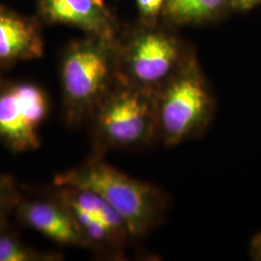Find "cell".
<instances>
[{"label": "cell", "instance_id": "6da1fadb", "mask_svg": "<svg viewBox=\"0 0 261 261\" xmlns=\"http://www.w3.org/2000/svg\"><path fill=\"white\" fill-rule=\"evenodd\" d=\"M58 188L91 191L121 216L133 239H141L164 224L171 207V196L162 187L132 177L106 163L102 157L58 174Z\"/></svg>", "mask_w": 261, "mask_h": 261}, {"label": "cell", "instance_id": "7a4b0ae2", "mask_svg": "<svg viewBox=\"0 0 261 261\" xmlns=\"http://www.w3.org/2000/svg\"><path fill=\"white\" fill-rule=\"evenodd\" d=\"M159 143L175 147L205 134L217 102L196 56L154 95Z\"/></svg>", "mask_w": 261, "mask_h": 261}, {"label": "cell", "instance_id": "3957f363", "mask_svg": "<svg viewBox=\"0 0 261 261\" xmlns=\"http://www.w3.org/2000/svg\"><path fill=\"white\" fill-rule=\"evenodd\" d=\"M118 81L117 39L90 36L71 45L61 67L68 123L77 126L88 122L95 109Z\"/></svg>", "mask_w": 261, "mask_h": 261}, {"label": "cell", "instance_id": "277c9868", "mask_svg": "<svg viewBox=\"0 0 261 261\" xmlns=\"http://www.w3.org/2000/svg\"><path fill=\"white\" fill-rule=\"evenodd\" d=\"M88 123L94 157L113 150H141L159 143L154 94L120 81L95 109Z\"/></svg>", "mask_w": 261, "mask_h": 261}, {"label": "cell", "instance_id": "5b68a950", "mask_svg": "<svg viewBox=\"0 0 261 261\" xmlns=\"http://www.w3.org/2000/svg\"><path fill=\"white\" fill-rule=\"evenodd\" d=\"M118 77L154 94L195 56L170 30L146 25L117 39Z\"/></svg>", "mask_w": 261, "mask_h": 261}, {"label": "cell", "instance_id": "8992f818", "mask_svg": "<svg viewBox=\"0 0 261 261\" xmlns=\"http://www.w3.org/2000/svg\"><path fill=\"white\" fill-rule=\"evenodd\" d=\"M47 110L46 94L34 84H14L1 90L0 141L14 152L37 149Z\"/></svg>", "mask_w": 261, "mask_h": 261}, {"label": "cell", "instance_id": "52a82bcc", "mask_svg": "<svg viewBox=\"0 0 261 261\" xmlns=\"http://www.w3.org/2000/svg\"><path fill=\"white\" fill-rule=\"evenodd\" d=\"M44 18L81 28L90 36L114 40L116 29L103 0H40Z\"/></svg>", "mask_w": 261, "mask_h": 261}, {"label": "cell", "instance_id": "ba28073f", "mask_svg": "<svg viewBox=\"0 0 261 261\" xmlns=\"http://www.w3.org/2000/svg\"><path fill=\"white\" fill-rule=\"evenodd\" d=\"M25 224L60 245L90 248L68 207L49 201H28L19 206Z\"/></svg>", "mask_w": 261, "mask_h": 261}, {"label": "cell", "instance_id": "9c48e42d", "mask_svg": "<svg viewBox=\"0 0 261 261\" xmlns=\"http://www.w3.org/2000/svg\"><path fill=\"white\" fill-rule=\"evenodd\" d=\"M44 44L31 19L0 6V63L39 58Z\"/></svg>", "mask_w": 261, "mask_h": 261}, {"label": "cell", "instance_id": "30bf717a", "mask_svg": "<svg viewBox=\"0 0 261 261\" xmlns=\"http://www.w3.org/2000/svg\"><path fill=\"white\" fill-rule=\"evenodd\" d=\"M226 2L227 0H166L164 13L177 23L199 22L217 15Z\"/></svg>", "mask_w": 261, "mask_h": 261}, {"label": "cell", "instance_id": "8fae6325", "mask_svg": "<svg viewBox=\"0 0 261 261\" xmlns=\"http://www.w3.org/2000/svg\"><path fill=\"white\" fill-rule=\"evenodd\" d=\"M55 255L39 254L9 234L0 233V261L39 260Z\"/></svg>", "mask_w": 261, "mask_h": 261}, {"label": "cell", "instance_id": "7c38bea8", "mask_svg": "<svg viewBox=\"0 0 261 261\" xmlns=\"http://www.w3.org/2000/svg\"><path fill=\"white\" fill-rule=\"evenodd\" d=\"M137 3L141 16L152 21L164 13L166 0H137Z\"/></svg>", "mask_w": 261, "mask_h": 261}, {"label": "cell", "instance_id": "4fadbf2b", "mask_svg": "<svg viewBox=\"0 0 261 261\" xmlns=\"http://www.w3.org/2000/svg\"><path fill=\"white\" fill-rule=\"evenodd\" d=\"M12 187L6 178L0 176V222L3 219L8 207L11 203H14L13 200Z\"/></svg>", "mask_w": 261, "mask_h": 261}, {"label": "cell", "instance_id": "5bb4252c", "mask_svg": "<svg viewBox=\"0 0 261 261\" xmlns=\"http://www.w3.org/2000/svg\"><path fill=\"white\" fill-rule=\"evenodd\" d=\"M249 254L252 260L261 261V231L252 236L249 246Z\"/></svg>", "mask_w": 261, "mask_h": 261}, {"label": "cell", "instance_id": "9a60e30c", "mask_svg": "<svg viewBox=\"0 0 261 261\" xmlns=\"http://www.w3.org/2000/svg\"><path fill=\"white\" fill-rule=\"evenodd\" d=\"M227 3L235 10H250L261 3V0H227Z\"/></svg>", "mask_w": 261, "mask_h": 261}]
</instances>
